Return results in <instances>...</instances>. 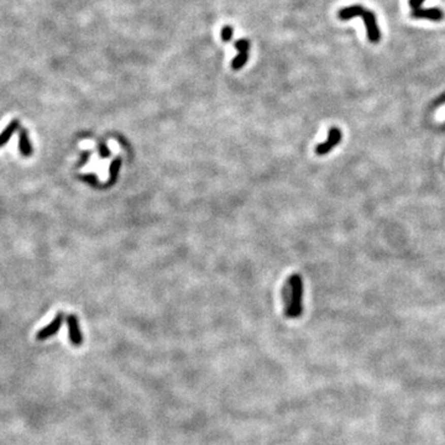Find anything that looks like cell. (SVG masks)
<instances>
[{
	"instance_id": "obj_1",
	"label": "cell",
	"mask_w": 445,
	"mask_h": 445,
	"mask_svg": "<svg viewBox=\"0 0 445 445\" xmlns=\"http://www.w3.org/2000/svg\"><path fill=\"white\" fill-rule=\"evenodd\" d=\"M354 16H362L367 30V37L371 42L376 44L380 41V30H378L375 15L371 11L365 10L360 5H353V7L344 8L339 11V18L341 20H349Z\"/></svg>"
},
{
	"instance_id": "obj_2",
	"label": "cell",
	"mask_w": 445,
	"mask_h": 445,
	"mask_svg": "<svg viewBox=\"0 0 445 445\" xmlns=\"http://www.w3.org/2000/svg\"><path fill=\"white\" fill-rule=\"evenodd\" d=\"M291 297L284 298L286 315L290 318H297L302 314V296H303V283L299 275H292L290 278Z\"/></svg>"
},
{
	"instance_id": "obj_3",
	"label": "cell",
	"mask_w": 445,
	"mask_h": 445,
	"mask_svg": "<svg viewBox=\"0 0 445 445\" xmlns=\"http://www.w3.org/2000/svg\"><path fill=\"white\" fill-rule=\"evenodd\" d=\"M65 322V314L62 312L57 313V315L55 316V319H53L51 323H48L46 327H44L42 329H40L39 332L36 334V339L37 340L42 341V340H46V339L51 338V336L56 335L57 333L59 332V329H61L62 324H63Z\"/></svg>"
},
{
	"instance_id": "obj_4",
	"label": "cell",
	"mask_w": 445,
	"mask_h": 445,
	"mask_svg": "<svg viewBox=\"0 0 445 445\" xmlns=\"http://www.w3.org/2000/svg\"><path fill=\"white\" fill-rule=\"evenodd\" d=\"M66 323H67L70 341L74 346H81L83 343V334H82L81 327H79L78 318L74 314H70L66 316Z\"/></svg>"
},
{
	"instance_id": "obj_5",
	"label": "cell",
	"mask_w": 445,
	"mask_h": 445,
	"mask_svg": "<svg viewBox=\"0 0 445 445\" xmlns=\"http://www.w3.org/2000/svg\"><path fill=\"white\" fill-rule=\"evenodd\" d=\"M235 47L239 50V55L233 59L232 67L234 70H240V68L247 62L249 58V47L250 44L247 40L241 39L239 41L235 42Z\"/></svg>"
},
{
	"instance_id": "obj_6",
	"label": "cell",
	"mask_w": 445,
	"mask_h": 445,
	"mask_svg": "<svg viewBox=\"0 0 445 445\" xmlns=\"http://www.w3.org/2000/svg\"><path fill=\"white\" fill-rule=\"evenodd\" d=\"M341 140V133L340 130L338 129V128H332V129L329 130V136H328V140L323 144L318 145L315 148V152L318 153V155H325V153L329 152L330 150L334 146H336V145L340 142Z\"/></svg>"
},
{
	"instance_id": "obj_7",
	"label": "cell",
	"mask_w": 445,
	"mask_h": 445,
	"mask_svg": "<svg viewBox=\"0 0 445 445\" xmlns=\"http://www.w3.org/2000/svg\"><path fill=\"white\" fill-rule=\"evenodd\" d=\"M19 152L21 153V156L24 157H30L34 153V147L33 142H31L30 136H28L27 130L25 128H20L19 129Z\"/></svg>"
},
{
	"instance_id": "obj_8",
	"label": "cell",
	"mask_w": 445,
	"mask_h": 445,
	"mask_svg": "<svg viewBox=\"0 0 445 445\" xmlns=\"http://www.w3.org/2000/svg\"><path fill=\"white\" fill-rule=\"evenodd\" d=\"M413 18H424V19H430L434 20V21H440L443 19L444 14L441 13L440 9L438 8H429V9H416L412 11Z\"/></svg>"
},
{
	"instance_id": "obj_9",
	"label": "cell",
	"mask_w": 445,
	"mask_h": 445,
	"mask_svg": "<svg viewBox=\"0 0 445 445\" xmlns=\"http://www.w3.org/2000/svg\"><path fill=\"white\" fill-rule=\"evenodd\" d=\"M20 128H21V124H20L18 119H14V120H11L9 124L7 125V128L0 133V148L5 146V145L10 141V139L13 138L14 134H15Z\"/></svg>"
},
{
	"instance_id": "obj_10",
	"label": "cell",
	"mask_w": 445,
	"mask_h": 445,
	"mask_svg": "<svg viewBox=\"0 0 445 445\" xmlns=\"http://www.w3.org/2000/svg\"><path fill=\"white\" fill-rule=\"evenodd\" d=\"M121 164H122V160H121L120 156H118V157H115L113 160V161H111L110 167H109V179H108L105 187H111V185L116 183L119 173H120Z\"/></svg>"
},
{
	"instance_id": "obj_11",
	"label": "cell",
	"mask_w": 445,
	"mask_h": 445,
	"mask_svg": "<svg viewBox=\"0 0 445 445\" xmlns=\"http://www.w3.org/2000/svg\"><path fill=\"white\" fill-rule=\"evenodd\" d=\"M78 178L82 179V181L85 182V183L93 185V187H98V185L101 184L99 183L98 177H97L96 175H93V173H90V175H82V176H79Z\"/></svg>"
},
{
	"instance_id": "obj_12",
	"label": "cell",
	"mask_w": 445,
	"mask_h": 445,
	"mask_svg": "<svg viewBox=\"0 0 445 445\" xmlns=\"http://www.w3.org/2000/svg\"><path fill=\"white\" fill-rule=\"evenodd\" d=\"M98 152H99V156H101L102 158H108V157H110V155H111V151L109 150V147L105 145V142H101V144L98 145Z\"/></svg>"
},
{
	"instance_id": "obj_13",
	"label": "cell",
	"mask_w": 445,
	"mask_h": 445,
	"mask_svg": "<svg viewBox=\"0 0 445 445\" xmlns=\"http://www.w3.org/2000/svg\"><path fill=\"white\" fill-rule=\"evenodd\" d=\"M233 36V27L232 26H224L221 30V39L222 41L228 42L232 40Z\"/></svg>"
},
{
	"instance_id": "obj_14",
	"label": "cell",
	"mask_w": 445,
	"mask_h": 445,
	"mask_svg": "<svg viewBox=\"0 0 445 445\" xmlns=\"http://www.w3.org/2000/svg\"><path fill=\"white\" fill-rule=\"evenodd\" d=\"M90 156H92V152H90V151H85V152L82 153V157H81V160H79V161H78V164L76 165V167H82V166H84V165L87 164L88 161H89Z\"/></svg>"
},
{
	"instance_id": "obj_15",
	"label": "cell",
	"mask_w": 445,
	"mask_h": 445,
	"mask_svg": "<svg viewBox=\"0 0 445 445\" xmlns=\"http://www.w3.org/2000/svg\"><path fill=\"white\" fill-rule=\"evenodd\" d=\"M424 0H409V5L412 7L413 10L419 9V7H421L422 4H423Z\"/></svg>"
}]
</instances>
